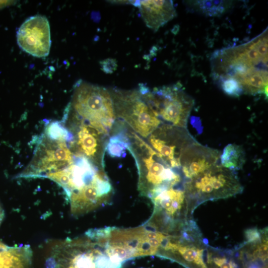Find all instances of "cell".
<instances>
[{"mask_svg":"<svg viewBox=\"0 0 268 268\" xmlns=\"http://www.w3.org/2000/svg\"><path fill=\"white\" fill-rule=\"evenodd\" d=\"M268 29L249 42L216 51L212 54L211 73L214 80L232 78L244 93L268 97Z\"/></svg>","mask_w":268,"mask_h":268,"instance_id":"cell-1","label":"cell"},{"mask_svg":"<svg viewBox=\"0 0 268 268\" xmlns=\"http://www.w3.org/2000/svg\"><path fill=\"white\" fill-rule=\"evenodd\" d=\"M64 190L71 214L79 216L104 206L114 192L104 168L85 157L74 155V162L64 169L47 174Z\"/></svg>","mask_w":268,"mask_h":268,"instance_id":"cell-2","label":"cell"},{"mask_svg":"<svg viewBox=\"0 0 268 268\" xmlns=\"http://www.w3.org/2000/svg\"><path fill=\"white\" fill-rule=\"evenodd\" d=\"M116 120L109 89L81 79L75 83L63 123L84 125L109 137Z\"/></svg>","mask_w":268,"mask_h":268,"instance_id":"cell-3","label":"cell"},{"mask_svg":"<svg viewBox=\"0 0 268 268\" xmlns=\"http://www.w3.org/2000/svg\"><path fill=\"white\" fill-rule=\"evenodd\" d=\"M127 149L134 157L138 172L137 190L140 195L150 199L159 192L174 188L181 177L169 166L145 140L127 125Z\"/></svg>","mask_w":268,"mask_h":268,"instance_id":"cell-4","label":"cell"},{"mask_svg":"<svg viewBox=\"0 0 268 268\" xmlns=\"http://www.w3.org/2000/svg\"><path fill=\"white\" fill-rule=\"evenodd\" d=\"M165 235L144 223L133 228L107 227L105 252L111 262L121 268L128 260L156 255Z\"/></svg>","mask_w":268,"mask_h":268,"instance_id":"cell-5","label":"cell"},{"mask_svg":"<svg viewBox=\"0 0 268 268\" xmlns=\"http://www.w3.org/2000/svg\"><path fill=\"white\" fill-rule=\"evenodd\" d=\"M116 119L142 138H147L161 122L137 89H109Z\"/></svg>","mask_w":268,"mask_h":268,"instance_id":"cell-6","label":"cell"},{"mask_svg":"<svg viewBox=\"0 0 268 268\" xmlns=\"http://www.w3.org/2000/svg\"><path fill=\"white\" fill-rule=\"evenodd\" d=\"M141 93L161 124L187 128L195 101L180 82Z\"/></svg>","mask_w":268,"mask_h":268,"instance_id":"cell-7","label":"cell"},{"mask_svg":"<svg viewBox=\"0 0 268 268\" xmlns=\"http://www.w3.org/2000/svg\"><path fill=\"white\" fill-rule=\"evenodd\" d=\"M74 155L66 140L51 138L45 134L38 141L34 156L21 178H44L47 174L64 169L74 162Z\"/></svg>","mask_w":268,"mask_h":268,"instance_id":"cell-8","label":"cell"},{"mask_svg":"<svg viewBox=\"0 0 268 268\" xmlns=\"http://www.w3.org/2000/svg\"><path fill=\"white\" fill-rule=\"evenodd\" d=\"M147 142L171 168L180 169L184 151L197 141L187 129L161 124L147 138Z\"/></svg>","mask_w":268,"mask_h":268,"instance_id":"cell-9","label":"cell"},{"mask_svg":"<svg viewBox=\"0 0 268 268\" xmlns=\"http://www.w3.org/2000/svg\"><path fill=\"white\" fill-rule=\"evenodd\" d=\"M64 126L72 135L68 145L73 154L82 156L95 166L104 169V157L109 137L84 125Z\"/></svg>","mask_w":268,"mask_h":268,"instance_id":"cell-10","label":"cell"},{"mask_svg":"<svg viewBox=\"0 0 268 268\" xmlns=\"http://www.w3.org/2000/svg\"><path fill=\"white\" fill-rule=\"evenodd\" d=\"M17 42L26 53L37 58H45L50 52V27L45 16L36 15L28 18L18 28Z\"/></svg>","mask_w":268,"mask_h":268,"instance_id":"cell-11","label":"cell"},{"mask_svg":"<svg viewBox=\"0 0 268 268\" xmlns=\"http://www.w3.org/2000/svg\"><path fill=\"white\" fill-rule=\"evenodd\" d=\"M220 155L219 150L196 141L183 152L180 158L181 168L186 178L193 179L217 165Z\"/></svg>","mask_w":268,"mask_h":268,"instance_id":"cell-12","label":"cell"},{"mask_svg":"<svg viewBox=\"0 0 268 268\" xmlns=\"http://www.w3.org/2000/svg\"><path fill=\"white\" fill-rule=\"evenodd\" d=\"M138 7L146 25L154 32L177 15L172 0H139Z\"/></svg>","mask_w":268,"mask_h":268,"instance_id":"cell-13","label":"cell"},{"mask_svg":"<svg viewBox=\"0 0 268 268\" xmlns=\"http://www.w3.org/2000/svg\"><path fill=\"white\" fill-rule=\"evenodd\" d=\"M184 199V192L174 188L159 192L150 199L153 204L154 209L149 220L157 218L162 213L173 217L181 209Z\"/></svg>","mask_w":268,"mask_h":268,"instance_id":"cell-14","label":"cell"},{"mask_svg":"<svg viewBox=\"0 0 268 268\" xmlns=\"http://www.w3.org/2000/svg\"><path fill=\"white\" fill-rule=\"evenodd\" d=\"M32 260L29 245L11 247L0 241V268H31Z\"/></svg>","mask_w":268,"mask_h":268,"instance_id":"cell-15","label":"cell"},{"mask_svg":"<svg viewBox=\"0 0 268 268\" xmlns=\"http://www.w3.org/2000/svg\"><path fill=\"white\" fill-rule=\"evenodd\" d=\"M220 161L221 165L227 169H240L246 161L245 150L240 145L229 144L224 147L220 155Z\"/></svg>","mask_w":268,"mask_h":268,"instance_id":"cell-16","label":"cell"},{"mask_svg":"<svg viewBox=\"0 0 268 268\" xmlns=\"http://www.w3.org/2000/svg\"><path fill=\"white\" fill-rule=\"evenodd\" d=\"M231 1L223 0L194 1L193 6L199 11L210 16H218L230 6Z\"/></svg>","mask_w":268,"mask_h":268,"instance_id":"cell-17","label":"cell"},{"mask_svg":"<svg viewBox=\"0 0 268 268\" xmlns=\"http://www.w3.org/2000/svg\"><path fill=\"white\" fill-rule=\"evenodd\" d=\"M202 253V250L184 246L176 242L175 248L169 253L178 254L186 261L198 265L201 268H206L203 260Z\"/></svg>","mask_w":268,"mask_h":268,"instance_id":"cell-18","label":"cell"},{"mask_svg":"<svg viewBox=\"0 0 268 268\" xmlns=\"http://www.w3.org/2000/svg\"><path fill=\"white\" fill-rule=\"evenodd\" d=\"M215 82L223 91L230 96L238 97L244 93L242 86L234 78H221L216 80Z\"/></svg>","mask_w":268,"mask_h":268,"instance_id":"cell-19","label":"cell"},{"mask_svg":"<svg viewBox=\"0 0 268 268\" xmlns=\"http://www.w3.org/2000/svg\"><path fill=\"white\" fill-rule=\"evenodd\" d=\"M102 70L107 74L113 73L117 68V61L114 58H107L100 62Z\"/></svg>","mask_w":268,"mask_h":268,"instance_id":"cell-20","label":"cell"},{"mask_svg":"<svg viewBox=\"0 0 268 268\" xmlns=\"http://www.w3.org/2000/svg\"><path fill=\"white\" fill-rule=\"evenodd\" d=\"M213 262L219 268H236L234 263L228 262L225 258H215Z\"/></svg>","mask_w":268,"mask_h":268,"instance_id":"cell-21","label":"cell"},{"mask_svg":"<svg viewBox=\"0 0 268 268\" xmlns=\"http://www.w3.org/2000/svg\"><path fill=\"white\" fill-rule=\"evenodd\" d=\"M257 256L262 259H266L267 258L268 254V243L262 244L256 251Z\"/></svg>","mask_w":268,"mask_h":268,"instance_id":"cell-22","label":"cell"},{"mask_svg":"<svg viewBox=\"0 0 268 268\" xmlns=\"http://www.w3.org/2000/svg\"><path fill=\"white\" fill-rule=\"evenodd\" d=\"M246 238L249 242H254L259 238V233L256 229H250L246 231Z\"/></svg>","mask_w":268,"mask_h":268,"instance_id":"cell-23","label":"cell"},{"mask_svg":"<svg viewBox=\"0 0 268 268\" xmlns=\"http://www.w3.org/2000/svg\"><path fill=\"white\" fill-rule=\"evenodd\" d=\"M11 2V1L0 0V9L9 5Z\"/></svg>","mask_w":268,"mask_h":268,"instance_id":"cell-24","label":"cell"},{"mask_svg":"<svg viewBox=\"0 0 268 268\" xmlns=\"http://www.w3.org/2000/svg\"><path fill=\"white\" fill-rule=\"evenodd\" d=\"M179 30V26L178 25H175L173 27V28L172 29V32L174 34H176Z\"/></svg>","mask_w":268,"mask_h":268,"instance_id":"cell-25","label":"cell"},{"mask_svg":"<svg viewBox=\"0 0 268 268\" xmlns=\"http://www.w3.org/2000/svg\"><path fill=\"white\" fill-rule=\"evenodd\" d=\"M3 211L0 206V225L1 223V221L2 220V219H3Z\"/></svg>","mask_w":268,"mask_h":268,"instance_id":"cell-26","label":"cell"}]
</instances>
